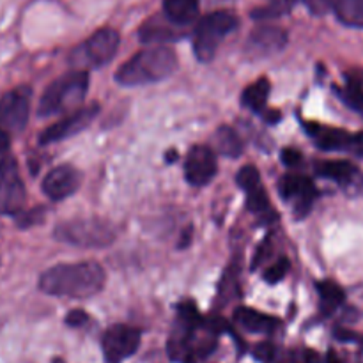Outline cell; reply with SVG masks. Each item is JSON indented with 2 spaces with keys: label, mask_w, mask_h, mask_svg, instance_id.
I'll return each mask as SVG.
<instances>
[{
  "label": "cell",
  "mask_w": 363,
  "mask_h": 363,
  "mask_svg": "<svg viewBox=\"0 0 363 363\" xmlns=\"http://www.w3.org/2000/svg\"><path fill=\"white\" fill-rule=\"evenodd\" d=\"M216 155L208 145H195L184 160V177L191 186H206L216 176Z\"/></svg>",
  "instance_id": "7c38bea8"
},
{
  "label": "cell",
  "mask_w": 363,
  "mask_h": 363,
  "mask_svg": "<svg viewBox=\"0 0 363 363\" xmlns=\"http://www.w3.org/2000/svg\"><path fill=\"white\" fill-rule=\"evenodd\" d=\"M268 96H269V80L261 78V80H257L255 84L248 85V87L245 89L241 101H243L245 106L254 110V112H262L266 106V101H268Z\"/></svg>",
  "instance_id": "ffe728a7"
},
{
  "label": "cell",
  "mask_w": 363,
  "mask_h": 363,
  "mask_svg": "<svg viewBox=\"0 0 363 363\" xmlns=\"http://www.w3.org/2000/svg\"><path fill=\"white\" fill-rule=\"evenodd\" d=\"M234 319H236V323L241 328L248 330V332L252 333H272L280 326L279 319L248 307L238 308V311L234 312Z\"/></svg>",
  "instance_id": "2e32d148"
},
{
  "label": "cell",
  "mask_w": 363,
  "mask_h": 363,
  "mask_svg": "<svg viewBox=\"0 0 363 363\" xmlns=\"http://www.w3.org/2000/svg\"><path fill=\"white\" fill-rule=\"evenodd\" d=\"M119 43L121 38L116 28H99L73 53V62L80 67L105 66L117 53Z\"/></svg>",
  "instance_id": "8992f818"
},
{
  "label": "cell",
  "mask_w": 363,
  "mask_h": 363,
  "mask_svg": "<svg viewBox=\"0 0 363 363\" xmlns=\"http://www.w3.org/2000/svg\"><path fill=\"white\" fill-rule=\"evenodd\" d=\"M177 67V55L169 46H155L135 53L117 69V84L124 87L152 84L170 77Z\"/></svg>",
  "instance_id": "7a4b0ae2"
},
{
  "label": "cell",
  "mask_w": 363,
  "mask_h": 363,
  "mask_svg": "<svg viewBox=\"0 0 363 363\" xmlns=\"http://www.w3.org/2000/svg\"><path fill=\"white\" fill-rule=\"evenodd\" d=\"M305 126L318 147H321L323 151H354L358 155L363 152V133L351 135L344 130H337V128L311 123H307Z\"/></svg>",
  "instance_id": "4fadbf2b"
},
{
  "label": "cell",
  "mask_w": 363,
  "mask_h": 363,
  "mask_svg": "<svg viewBox=\"0 0 363 363\" xmlns=\"http://www.w3.org/2000/svg\"><path fill=\"white\" fill-rule=\"evenodd\" d=\"M315 170L319 176L340 184L351 183L358 174L357 167L347 160H323V162L315 163Z\"/></svg>",
  "instance_id": "ac0fdd59"
},
{
  "label": "cell",
  "mask_w": 363,
  "mask_h": 363,
  "mask_svg": "<svg viewBox=\"0 0 363 363\" xmlns=\"http://www.w3.org/2000/svg\"><path fill=\"white\" fill-rule=\"evenodd\" d=\"M273 354H275V347H273L272 344L264 342V344H259V346L255 347V357H257L259 360L268 362V360H272Z\"/></svg>",
  "instance_id": "83f0119b"
},
{
  "label": "cell",
  "mask_w": 363,
  "mask_h": 363,
  "mask_svg": "<svg viewBox=\"0 0 363 363\" xmlns=\"http://www.w3.org/2000/svg\"><path fill=\"white\" fill-rule=\"evenodd\" d=\"M82 176L74 167L59 165L50 170L43 179V191L52 201H64L80 188Z\"/></svg>",
  "instance_id": "5bb4252c"
},
{
  "label": "cell",
  "mask_w": 363,
  "mask_h": 363,
  "mask_svg": "<svg viewBox=\"0 0 363 363\" xmlns=\"http://www.w3.org/2000/svg\"><path fill=\"white\" fill-rule=\"evenodd\" d=\"M319 298H321V311L325 314H332L337 307H340L344 301V291L342 287L337 286L332 280H325V282L318 284Z\"/></svg>",
  "instance_id": "603a6c76"
},
{
  "label": "cell",
  "mask_w": 363,
  "mask_h": 363,
  "mask_svg": "<svg viewBox=\"0 0 363 363\" xmlns=\"http://www.w3.org/2000/svg\"><path fill=\"white\" fill-rule=\"evenodd\" d=\"M215 142H216V147H218V151L222 152V155L230 156V158H236V156H240L245 149L243 140L240 138V135H238L236 131L229 126L218 128Z\"/></svg>",
  "instance_id": "44dd1931"
},
{
  "label": "cell",
  "mask_w": 363,
  "mask_h": 363,
  "mask_svg": "<svg viewBox=\"0 0 363 363\" xmlns=\"http://www.w3.org/2000/svg\"><path fill=\"white\" fill-rule=\"evenodd\" d=\"M282 160H284V163H286V165L293 167V165H296L298 162H300L301 155H300V151H296V149H284Z\"/></svg>",
  "instance_id": "f1b7e54d"
},
{
  "label": "cell",
  "mask_w": 363,
  "mask_h": 363,
  "mask_svg": "<svg viewBox=\"0 0 363 363\" xmlns=\"http://www.w3.org/2000/svg\"><path fill=\"white\" fill-rule=\"evenodd\" d=\"M236 181H238V186L241 188V190L247 194V191L254 190V188L261 186V174H259L257 167L254 165H245L243 169L238 172L236 176Z\"/></svg>",
  "instance_id": "cb8c5ba5"
},
{
  "label": "cell",
  "mask_w": 363,
  "mask_h": 363,
  "mask_svg": "<svg viewBox=\"0 0 363 363\" xmlns=\"http://www.w3.org/2000/svg\"><path fill=\"white\" fill-rule=\"evenodd\" d=\"M140 330L126 325H116L103 335V354L106 363H123L133 357L140 346Z\"/></svg>",
  "instance_id": "9c48e42d"
},
{
  "label": "cell",
  "mask_w": 363,
  "mask_h": 363,
  "mask_svg": "<svg viewBox=\"0 0 363 363\" xmlns=\"http://www.w3.org/2000/svg\"><path fill=\"white\" fill-rule=\"evenodd\" d=\"M240 20L230 11H215L197 23L194 35V52L201 62L215 59L216 50L225 35L238 27Z\"/></svg>",
  "instance_id": "5b68a950"
},
{
  "label": "cell",
  "mask_w": 363,
  "mask_h": 363,
  "mask_svg": "<svg viewBox=\"0 0 363 363\" xmlns=\"http://www.w3.org/2000/svg\"><path fill=\"white\" fill-rule=\"evenodd\" d=\"M53 363H64L62 360H59V358H57V360H53Z\"/></svg>",
  "instance_id": "1f68e13d"
},
{
  "label": "cell",
  "mask_w": 363,
  "mask_h": 363,
  "mask_svg": "<svg viewBox=\"0 0 363 363\" xmlns=\"http://www.w3.org/2000/svg\"><path fill=\"white\" fill-rule=\"evenodd\" d=\"M279 190L280 195L293 204L296 218H305L311 213L312 204L318 197L314 183L308 177L300 176V174H289V176L284 177L279 184Z\"/></svg>",
  "instance_id": "8fae6325"
},
{
  "label": "cell",
  "mask_w": 363,
  "mask_h": 363,
  "mask_svg": "<svg viewBox=\"0 0 363 363\" xmlns=\"http://www.w3.org/2000/svg\"><path fill=\"white\" fill-rule=\"evenodd\" d=\"M30 87H18L0 98V128L7 133H20L30 113Z\"/></svg>",
  "instance_id": "ba28073f"
},
{
  "label": "cell",
  "mask_w": 363,
  "mask_h": 363,
  "mask_svg": "<svg viewBox=\"0 0 363 363\" xmlns=\"http://www.w3.org/2000/svg\"><path fill=\"white\" fill-rule=\"evenodd\" d=\"M87 321H89L87 312L80 311V308H77V311H71L69 314L66 315V325L71 326V328H80V326H84Z\"/></svg>",
  "instance_id": "4316f807"
},
{
  "label": "cell",
  "mask_w": 363,
  "mask_h": 363,
  "mask_svg": "<svg viewBox=\"0 0 363 363\" xmlns=\"http://www.w3.org/2000/svg\"><path fill=\"white\" fill-rule=\"evenodd\" d=\"M340 99L354 112L363 116V74L350 73L346 77V84L339 91Z\"/></svg>",
  "instance_id": "d6986e66"
},
{
  "label": "cell",
  "mask_w": 363,
  "mask_h": 363,
  "mask_svg": "<svg viewBox=\"0 0 363 363\" xmlns=\"http://www.w3.org/2000/svg\"><path fill=\"white\" fill-rule=\"evenodd\" d=\"M291 362L293 363H319L321 358L315 351L312 350H298L294 351L293 357H291Z\"/></svg>",
  "instance_id": "484cf974"
},
{
  "label": "cell",
  "mask_w": 363,
  "mask_h": 363,
  "mask_svg": "<svg viewBox=\"0 0 363 363\" xmlns=\"http://www.w3.org/2000/svg\"><path fill=\"white\" fill-rule=\"evenodd\" d=\"M53 236L62 243L74 245L80 248H103L116 240V230L108 222L101 218H73L59 223Z\"/></svg>",
  "instance_id": "277c9868"
},
{
  "label": "cell",
  "mask_w": 363,
  "mask_h": 363,
  "mask_svg": "<svg viewBox=\"0 0 363 363\" xmlns=\"http://www.w3.org/2000/svg\"><path fill=\"white\" fill-rule=\"evenodd\" d=\"M7 149H9V135H7V131H4L0 128V155L6 152Z\"/></svg>",
  "instance_id": "f546056e"
},
{
  "label": "cell",
  "mask_w": 363,
  "mask_h": 363,
  "mask_svg": "<svg viewBox=\"0 0 363 363\" xmlns=\"http://www.w3.org/2000/svg\"><path fill=\"white\" fill-rule=\"evenodd\" d=\"M25 204V186L13 156L0 160V213L18 215Z\"/></svg>",
  "instance_id": "52a82bcc"
},
{
  "label": "cell",
  "mask_w": 363,
  "mask_h": 363,
  "mask_svg": "<svg viewBox=\"0 0 363 363\" xmlns=\"http://www.w3.org/2000/svg\"><path fill=\"white\" fill-rule=\"evenodd\" d=\"M247 206L254 215L261 216L262 220L269 222V220H275L277 215L272 208V202H269L268 194L266 190L261 186L254 188V190L247 191Z\"/></svg>",
  "instance_id": "7402d4cb"
},
{
  "label": "cell",
  "mask_w": 363,
  "mask_h": 363,
  "mask_svg": "<svg viewBox=\"0 0 363 363\" xmlns=\"http://www.w3.org/2000/svg\"><path fill=\"white\" fill-rule=\"evenodd\" d=\"M163 13L174 25H190L199 16V0H163Z\"/></svg>",
  "instance_id": "e0dca14e"
},
{
  "label": "cell",
  "mask_w": 363,
  "mask_h": 363,
  "mask_svg": "<svg viewBox=\"0 0 363 363\" xmlns=\"http://www.w3.org/2000/svg\"><path fill=\"white\" fill-rule=\"evenodd\" d=\"M105 269L99 262H71L46 269L39 279V289L50 296L84 300L98 294L105 286Z\"/></svg>",
  "instance_id": "6da1fadb"
},
{
  "label": "cell",
  "mask_w": 363,
  "mask_h": 363,
  "mask_svg": "<svg viewBox=\"0 0 363 363\" xmlns=\"http://www.w3.org/2000/svg\"><path fill=\"white\" fill-rule=\"evenodd\" d=\"M87 87L89 74L84 69H74L62 74L43 92L38 113L41 117H48L62 112H77L82 108Z\"/></svg>",
  "instance_id": "3957f363"
},
{
  "label": "cell",
  "mask_w": 363,
  "mask_h": 363,
  "mask_svg": "<svg viewBox=\"0 0 363 363\" xmlns=\"http://www.w3.org/2000/svg\"><path fill=\"white\" fill-rule=\"evenodd\" d=\"M287 45V32L273 25H262L252 30L247 41V52L252 57H269L282 52Z\"/></svg>",
  "instance_id": "9a60e30c"
},
{
  "label": "cell",
  "mask_w": 363,
  "mask_h": 363,
  "mask_svg": "<svg viewBox=\"0 0 363 363\" xmlns=\"http://www.w3.org/2000/svg\"><path fill=\"white\" fill-rule=\"evenodd\" d=\"M326 363H340V362H339V358L335 357V354L330 353V354H328V358H326Z\"/></svg>",
  "instance_id": "4dcf8cb0"
},
{
  "label": "cell",
  "mask_w": 363,
  "mask_h": 363,
  "mask_svg": "<svg viewBox=\"0 0 363 363\" xmlns=\"http://www.w3.org/2000/svg\"><path fill=\"white\" fill-rule=\"evenodd\" d=\"M289 268H291L289 259H286V257L279 259V261H277L272 268H268V272L264 273V280L269 284L280 282V280H282L284 277L289 273Z\"/></svg>",
  "instance_id": "d4e9b609"
},
{
  "label": "cell",
  "mask_w": 363,
  "mask_h": 363,
  "mask_svg": "<svg viewBox=\"0 0 363 363\" xmlns=\"http://www.w3.org/2000/svg\"><path fill=\"white\" fill-rule=\"evenodd\" d=\"M99 113V105L92 103L89 106H82L80 110L73 112L71 116L64 117L59 123L52 124V126L46 128L41 135H39V144L48 145L53 142H60L67 137H73V135L80 133L85 128H89V124L96 119V116Z\"/></svg>",
  "instance_id": "30bf717a"
}]
</instances>
